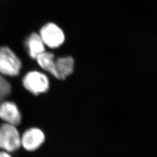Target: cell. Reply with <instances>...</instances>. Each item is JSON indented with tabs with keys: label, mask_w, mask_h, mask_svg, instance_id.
<instances>
[{
	"label": "cell",
	"mask_w": 157,
	"mask_h": 157,
	"mask_svg": "<svg viewBox=\"0 0 157 157\" xmlns=\"http://www.w3.org/2000/svg\"><path fill=\"white\" fill-rule=\"evenodd\" d=\"M46 136L44 132L38 127H30L21 134V148L26 151H37L44 144Z\"/></svg>",
	"instance_id": "5"
},
{
	"label": "cell",
	"mask_w": 157,
	"mask_h": 157,
	"mask_svg": "<svg viewBox=\"0 0 157 157\" xmlns=\"http://www.w3.org/2000/svg\"><path fill=\"white\" fill-rule=\"evenodd\" d=\"M22 62L17 54L7 46L0 47V75L14 78L19 76Z\"/></svg>",
	"instance_id": "2"
},
{
	"label": "cell",
	"mask_w": 157,
	"mask_h": 157,
	"mask_svg": "<svg viewBox=\"0 0 157 157\" xmlns=\"http://www.w3.org/2000/svg\"><path fill=\"white\" fill-rule=\"evenodd\" d=\"M0 157H13L11 154L0 150Z\"/></svg>",
	"instance_id": "10"
},
{
	"label": "cell",
	"mask_w": 157,
	"mask_h": 157,
	"mask_svg": "<svg viewBox=\"0 0 157 157\" xmlns=\"http://www.w3.org/2000/svg\"><path fill=\"white\" fill-rule=\"evenodd\" d=\"M23 88L34 96L47 93L50 88V80L47 73L38 70L29 71L22 78Z\"/></svg>",
	"instance_id": "1"
},
{
	"label": "cell",
	"mask_w": 157,
	"mask_h": 157,
	"mask_svg": "<svg viewBox=\"0 0 157 157\" xmlns=\"http://www.w3.org/2000/svg\"><path fill=\"white\" fill-rule=\"evenodd\" d=\"M26 47L29 56L32 59H36L40 54L45 51V45L39 33L31 34L26 40Z\"/></svg>",
	"instance_id": "9"
},
{
	"label": "cell",
	"mask_w": 157,
	"mask_h": 157,
	"mask_svg": "<svg viewBox=\"0 0 157 157\" xmlns=\"http://www.w3.org/2000/svg\"><path fill=\"white\" fill-rule=\"evenodd\" d=\"M21 148V134L16 126L2 123L0 124V150L13 153Z\"/></svg>",
	"instance_id": "3"
},
{
	"label": "cell",
	"mask_w": 157,
	"mask_h": 157,
	"mask_svg": "<svg viewBox=\"0 0 157 157\" xmlns=\"http://www.w3.org/2000/svg\"><path fill=\"white\" fill-rule=\"evenodd\" d=\"M40 36L45 47L51 49L60 47L65 40V36L62 29L54 23H47L40 29Z\"/></svg>",
	"instance_id": "4"
},
{
	"label": "cell",
	"mask_w": 157,
	"mask_h": 157,
	"mask_svg": "<svg viewBox=\"0 0 157 157\" xmlns=\"http://www.w3.org/2000/svg\"><path fill=\"white\" fill-rule=\"evenodd\" d=\"M57 80H64L73 74L75 61L72 56H60L55 59Z\"/></svg>",
	"instance_id": "7"
},
{
	"label": "cell",
	"mask_w": 157,
	"mask_h": 157,
	"mask_svg": "<svg viewBox=\"0 0 157 157\" xmlns=\"http://www.w3.org/2000/svg\"><path fill=\"white\" fill-rule=\"evenodd\" d=\"M0 119L6 124L19 126L22 122V115L17 103L11 100L0 102Z\"/></svg>",
	"instance_id": "6"
},
{
	"label": "cell",
	"mask_w": 157,
	"mask_h": 157,
	"mask_svg": "<svg viewBox=\"0 0 157 157\" xmlns=\"http://www.w3.org/2000/svg\"><path fill=\"white\" fill-rule=\"evenodd\" d=\"M55 59V56L52 52L45 51L40 54L35 60L43 72L50 75L51 76L57 79L58 76L56 68Z\"/></svg>",
	"instance_id": "8"
}]
</instances>
